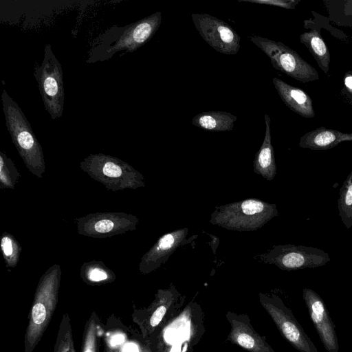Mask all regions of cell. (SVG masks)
<instances>
[{"label":"cell","mask_w":352,"mask_h":352,"mask_svg":"<svg viewBox=\"0 0 352 352\" xmlns=\"http://www.w3.org/2000/svg\"><path fill=\"white\" fill-rule=\"evenodd\" d=\"M61 267L54 264L41 276L28 316L25 334V352H33L56 309L61 280Z\"/></svg>","instance_id":"6da1fadb"},{"label":"cell","mask_w":352,"mask_h":352,"mask_svg":"<svg viewBox=\"0 0 352 352\" xmlns=\"http://www.w3.org/2000/svg\"><path fill=\"white\" fill-rule=\"evenodd\" d=\"M302 298L325 350L327 352H338L336 327L324 300L315 291L306 287L302 289Z\"/></svg>","instance_id":"4fadbf2b"},{"label":"cell","mask_w":352,"mask_h":352,"mask_svg":"<svg viewBox=\"0 0 352 352\" xmlns=\"http://www.w3.org/2000/svg\"><path fill=\"white\" fill-rule=\"evenodd\" d=\"M250 39L267 56L276 69L304 83L319 79L317 70L284 43L258 36Z\"/></svg>","instance_id":"8992f818"},{"label":"cell","mask_w":352,"mask_h":352,"mask_svg":"<svg viewBox=\"0 0 352 352\" xmlns=\"http://www.w3.org/2000/svg\"><path fill=\"white\" fill-rule=\"evenodd\" d=\"M338 213L346 229L352 227V171L340 188L338 199Z\"/></svg>","instance_id":"7402d4cb"},{"label":"cell","mask_w":352,"mask_h":352,"mask_svg":"<svg viewBox=\"0 0 352 352\" xmlns=\"http://www.w3.org/2000/svg\"><path fill=\"white\" fill-rule=\"evenodd\" d=\"M191 16L199 34L214 50L227 55L238 53L241 38L227 23L206 13Z\"/></svg>","instance_id":"8fae6325"},{"label":"cell","mask_w":352,"mask_h":352,"mask_svg":"<svg viewBox=\"0 0 352 352\" xmlns=\"http://www.w3.org/2000/svg\"><path fill=\"white\" fill-rule=\"evenodd\" d=\"M188 229L179 228L160 236L155 243L142 256L139 263V270L148 274L165 263L171 254L179 247L191 242L197 236L186 239Z\"/></svg>","instance_id":"5bb4252c"},{"label":"cell","mask_w":352,"mask_h":352,"mask_svg":"<svg viewBox=\"0 0 352 352\" xmlns=\"http://www.w3.org/2000/svg\"><path fill=\"white\" fill-rule=\"evenodd\" d=\"M238 1L274 6L285 9H294L300 2L297 0H238Z\"/></svg>","instance_id":"4316f807"},{"label":"cell","mask_w":352,"mask_h":352,"mask_svg":"<svg viewBox=\"0 0 352 352\" xmlns=\"http://www.w3.org/2000/svg\"><path fill=\"white\" fill-rule=\"evenodd\" d=\"M344 85L348 91L352 94V75H347L344 78Z\"/></svg>","instance_id":"83f0119b"},{"label":"cell","mask_w":352,"mask_h":352,"mask_svg":"<svg viewBox=\"0 0 352 352\" xmlns=\"http://www.w3.org/2000/svg\"><path fill=\"white\" fill-rule=\"evenodd\" d=\"M258 296L261 305L270 316L280 334L293 347L299 352H318L292 311L280 297L261 292Z\"/></svg>","instance_id":"52a82bcc"},{"label":"cell","mask_w":352,"mask_h":352,"mask_svg":"<svg viewBox=\"0 0 352 352\" xmlns=\"http://www.w3.org/2000/svg\"><path fill=\"white\" fill-rule=\"evenodd\" d=\"M98 344V325L93 313L85 327L80 352H97Z\"/></svg>","instance_id":"484cf974"},{"label":"cell","mask_w":352,"mask_h":352,"mask_svg":"<svg viewBox=\"0 0 352 352\" xmlns=\"http://www.w3.org/2000/svg\"><path fill=\"white\" fill-rule=\"evenodd\" d=\"M300 41L312 54L318 65L325 73L329 69L330 53L321 34L317 30H311L300 36Z\"/></svg>","instance_id":"ffe728a7"},{"label":"cell","mask_w":352,"mask_h":352,"mask_svg":"<svg viewBox=\"0 0 352 352\" xmlns=\"http://www.w3.org/2000/svg\"><path fill=\"white\" fill-rule=\"evenodd\" d=\"M139 223L138 217L124 212H97L76 219L79 234L102 239L135 230Z\"/></svg>","instance_id":"9c48e42d"},{"label":"cell","mask_w":352,"mask_h":352,"mask_svg":"<svg viewBox=\"0 0 352 352\" xmlns=\"http://www.w3.org/2000/svg\"><path fill=\"white\" fill-rule=\"evenodd\" d=\"M258 257L262 263L273 264L285 271L316 268L331 261L329 254L322 250L294 244L274 245Z\"/></svg>","instance_id":"ba28073f"},{"label":"cell","mask_w":352,"mask_h":352,"mask_svg":"<svg viewBox=\"0 0 352 352\" xmlns=\"http://www.w3.org/2000/svg\"><path fill=\"white\" fill-rule=\"evenodd\" d=\"M1 98L6 124L15 148L28 170L42 178L45 162L38 139L22 109L6 89L3 90Z\"/></svg>","instance_id":"7a4b0ae2"},{"label":"cell","mask_w":352,"mask_h":352,"mask_svg":"<svg viewBox=\"0 0 352 352\" xmlns=\"http://www.w3.org/2000/svg\"><path fill=\"white\" fill-rule=\"evenodd\" d=\"M104 352H120V350L118 347L107 345L106 346Z\"/></svg>","instance_id":"f546056e"},{"label":"cell","mask_w":352,"mask_h":352,"mask_svg":"<svg viewBox=\"0 0 352 352\" xmlns=\"http://www.w3.org/2000/svg\"><path fill=\"white\" fill-rule=\"evenodd\" d=\"M80 168L109 190H135L145 186L143 175L116 157L90 154L80 162Z\"/></svg>","instance_id":"277c9868"},{"label":"cell","mask_w":352,"mask_h":352,"mask_svg":"<svg viewBox=\"0 0 352 352\" xmlns=\"http://www.w3.org/2000/svg\"><path fill=\"white\" fill-rule=\"evenodd\" d=\"M346 141H352V133L320 126L303 135L298 144L303 148L328 150Z\"/></svg>","instance_id":"e0dca14e"},{"label":"cell","mask_w":352,"mask_h":352,"mask_svg":"<svg viewBox=\"0 0 352 352\" xmlns=\"http://www.w3.org/2000/svg\"><path fill=\"white\" fill-rule=\"evenodd\" d=\"M180 294L173 284L168 289H160L155 298L146 308L135 310L132 318L142 333L143 338L150 336L158 327L164 316L179 300Z\"/></svg>","instance_id":"7c38bea8"},{"label":"cell","mask_w":352,"mask_h":352,"mask_svg":"<svg viewBox=\"0 0 352 352\" xmlns=\"http://www.w3.org/2000/svg\"><path fill=\"white\" fill-rule=\"evenodd\" d=\"M162 12H156L136 22L121 27L104 50V56L111 57L118 52H133L149 41L162 22Z\"/></svg>","instance_id":"30bf717a"},{"label":"cell","mask_w":352,"mask_h":352,"mask_svg":"<svg viewBox=\"0 0 352 352\" xmlns=\"http://www.w3.org/2000/svg\"><path fill=\"white\" fill-rule=\"evenodd\" d=\"M34 75L45 110L52 120L60 118L65 98L63 69L51 45L45 47L43 60L39 67H35Z\"/></svg>","instance_id":"5b68a950"},{"label":"cell","mask_w":352,"mask_h":352,"mask_svg":"<svg viewBox=\"0 0 352 352\" xmlns=\"http://www.w3.org/2000/svg\"><path fill=\"white\" fill-rule=\"evenodd\" d=\"M265 133L261 146L255 155L253 162L254 172L265 179L272 181L277 173L274 147L272 144L270 118L265 116Z\"/></svg>","instance_id":"ac0fdd59"},{"label":"cell","mask_w":352,"mask_h":352,"mask_svg":"<svg viewBox=\"0 0 352 352\" xmlns=\"http://www.w3.org/2000/svg\"><path fill=\"white\" fill-rule=\"evenodd\" d=\"M53 352H75L72 326L67 314L63 316Z\"/></svg>","instance_id":"d4e9b609"},{"label":"cell","mask_w":352,"mask_h":352,"mask_svg":"<svg viewBox=\"0 0 352 352\" xmlns=\"http://www.w3.org/2000/svg\"><path fill=\"white\" fill-rule=\"evenodd\" d=\"M236 116L222 111L200 113L192 119V124L199 128L212 132H224L234 128Z\"/></svg>","instance_id":"d6986e66"},{"label":"cell","mask_w":352,"mask_h":352,"mask_svg":"<svg viewBox=\"0 0 352 352\" xmlns=\"http://www.w3.org/2000/svg\"><path fill=\"white\" fill-rule=\"evenodd\" d=\"M21 177L14 163L3 151H0V189L14 190Z\"/></svg>","instance_id":"cb8c5ba5"},{"label":"cell","mask_w":352,"mask_h":352,"mask_svg":"<svg viewBox=\"0 0 352 352\" xmlns=\"http://www.w3.org/2000/svg\"><path fill=\"white\" fill-rule=\"evenodd\" d=\"M82 280L87 285H101L110 283L116 278V274L101 261L84 263L80 270Z\"/></svg>","instance_id":"44dd1931"},{"label":"cell","mask_w":352,"mask_h":352,"mask_svg":"<svg viewBox=\"0 0 352 352\" xmlns=\"http://www.w3.org/2000/svg\"><path fill=\"white\" fill-rule=\"evenodd\" d=\"M226 318L231 327L228 335V340L231 343L249 352H275L266 338L254 329L247 314L228 311Z\"/></svg>","instance_id":"9a60e30c"},{"label":"cell","mask_w":352,"mask_h":352,"mask_svg":"<svg viewBox=\"0 0 352 352\" xmlns=\"http://www.w3.org/2000/svg\"><path fill=\"white\" fill-rule=\"evenodd\" d=\"M0 247L6 267L8 269L15 267L22 251L18 240L12 234L3 232L1 236Z\"/></svg>","instance_id":"603a6c76"},{"label":"cell","mask_w":352,"mask_h":352,"mask_svg":"<svg viewBox=\"0 0 352 352\" xmlns=\"http://www.w3.org/2000/svg\"><path fill=\"white\" fill-rule=\"evenodd\" d=\"M278 215L276 205L255 198L215 206L209 222L234 231H254Z\"/></svg>","instance_id":"3957f363"},{"label":"cell","mask_w":352,"mask_h":352,"mask_svg":"<svg viewBox=\"0 0 352 352\" xmlns=\"http://www.w3.org/2000/svg\"><path fill=\"white\" fill-rule=\"evenodd\" d=\"M272 82L282 101L292 111L306 118L315 116L313 102L309 94L276 77Z\"/></svg>","instance_id":"2e32d148"},{"label":"cell","mask_w":352,"mask_h":352,"mask_svg":"<svg viewBox=\"0 0 352 352\" xmlns=\"http://www.w3.org/2000/svg\"><path fill=\"white\" fill-rule=\"evenodd\" d=\"M139 352H153L151 348L145 344H141L139 346Z\"/></svg>","instance_id":"f1b7e54d"}]
</instances>
